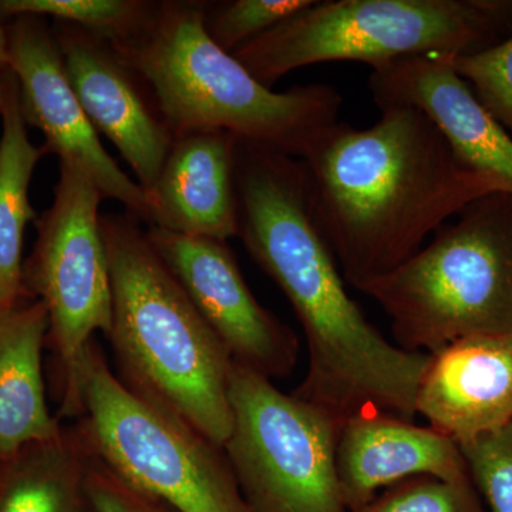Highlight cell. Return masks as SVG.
Returning <instances> with one entry per match:
<instances>
[{"mask_svg": "<svg viewBox=\"0 0 512 512\" xmlns=\"http://www.w3.org/2000/svg\"><path fill=\"white\" fill-rule=\"evenodd\" d=\"M380 113L362 130L339 121L302 158L320 227L356 289L412 259L470 202L498 192L423 111Z\"/></svg>", "mask_w": 512, "mask_h": 512, "instance_id": "1", "label": "cell"}, {"mask_svg": "<svg viewBox=\"0 0 512 512\" xmlns=\"http://www.w3.org/2000/svg\"><path fill=\"white\" fill-rule=\"evenodd\" d=\"M109 258L106 338L131 392L224 447L232 430V362L183 286L134 222L101 218Z\"/></svg>", "mask_w": 512, "mask_h": 512, "instance_id": "2", "label": "cell"}, {"mask_svg": "<svg viewBox=\"0 0 512 512\" xmlns=\"http://www.w3.org/2000/svg\"><path fill=\"white\" fill-rule=\"evenodd\" d=\"M116 53L150 83L177 136L220 130L302 160L339 123L330 84L274 92L212 40L198 6H163Z\"/></svg>", "mask_w": 512, "mask_h": 512, "instance_id": "3", "label": "cell"}, {"mask_svg": "<svg viewBox=\"0 0 512 512\" xmlns=\"http://www.w3.org/2000/svg\"><path fill=\"white\" fill-rule=\"evenodd\" d=\"M390 274L360 286L397 345L437 352L474 335H512V194L490 192Z\"/></svg>", "mask_w": 512, "mask_h": 512, "instance_id": "4", "label": "cell"}, {"mask_svg": "<svg viewBox=\"0 0 512 512\" xmlns=\"http://www.w3.org/2000/svg\"><path fill=\"white\" fill-rule=\"evenodd\" d=\"M511 12L508 3L481 0H315L232 55L271 87L312 64L373 70L406 57L478 52L497 43Z\"/></svg>", "mask_w": 512, "mask_h": 512, "instance_id": "5", "label": "cell"}, {"mask_svg": "<svg viewBox=\"0 0 512 512\" xmlns=\"http://www.w3.org/2000/svg\"><path fill=\"white\" fill-rule=\"evenodd\" d=\"M76 427L94 457L177 512H252L224 447L131 392L92 340L79 369Z\"/></svg>", "mask_w": 512, "mask_h": 512, "instance_id": "6", "label": "cell"}, {"mask_svg": "<svg viewBox=\"0 0 512 512\" xmlns=\"http://www.w3.org/2000/svg\"><path fill=\"white\" fill-rule=\"evenodd\" d=\"M229 402L224 450L252 512H348L336 471L342 421L235 363Z\"/></svg>", "mask_w": 512, "mask_h": 512, "instance_id": "7", "label": "cell"}, {"mask_svg": "<svg viewBox=\"0 0 512 512\" xmlns=\"http://www.w3.org/2000/svg\"><path fill=\"white\" fill-rule=\"evenodd\" d=\"M101 192L74 161H60L55 201L37 224V241L23 266L26 292L49 315V336L62 372L60 416L79 419V369L84 350L111 323L109 258L101 232Z\"/></svg>", "mask_w": 512, "mask_h": 512, "instance_id": "8", "label": "cell"}, {"mask_svg": "<svg viewBox=\"0 0 512 512\" xmlns=\"http://www.w3.org/2000/svg\"><path fill=\"white\" fill-rule=\"evenodd\" d=\"M147 238L235 365L271 380L292 375L301 342L256 301L227 242L156 227Z\"/></svg>", "mask_w": 512, "mask_h": 512, "instance_id": "9", "label": "cell"}, {"mask_svg": "<svg viewBox=\"0 0 512 512\" xmlns=\"http://www.w3.org/2000/svg\"><path fill=\"white\" fill-rule=\"evenodd\" d=\"M9 69L19 84L26 123L46 137V150L92 175L101 195L150 221L147 191L117 165L101 144L74 93L60 53L35 16H19L8 30Z\"/></svg>", "mask_w": 512, "mask_h": 512, "instance_id": "10", "label": "cell"}, {"mask_svg": "<svg viewBox=\"0 0 512 512\" xmlns=\"http://www.w3.org/2000/svg\"><path fill=\"white\" fill-rule=\"evenodd\" d=\"M454 56L406 57L377 67L369 90L380 110L406 106L423 111L471 171L512 194V137L484 109L454 70Z\"/></svg>", "mask_w": 512, "mask_h": 512, "instance_id": "11", "label": "cell"}, {"mask_svg": "<svg viewBox=\"0 0 512 512\" xmlns=\"http://www.w3.org/2000/svg\"><path fill=\"white\" fill-rule=\"evenodd\" d=\"M416 413L457 443L512 424V335H474L431 353Z\"/></svg>", "mask_w": 512, "mask_h": 512, "instance_id": "12", "label": "cell"}, {"mask_svg": "<svg viewBox=\"0 0 512 512\" xmlns=\"http://www.w3.org/2000/svg\"><path fill=\"white\" fill-rule=\"evenodd\" d=\"M60 53L77 99L94 130L104 134L150 191L170 148L171 130L147 106L117 53L99 37L73 28L60 36Z\"/></svg>", "mask_w": 512, "mask_h": 512, "instance_id": "13", "label": "cell"}, {"mask_svg": "<svg viewBox=\"0 0 512 512\" xmlns=\"http://www.w3.org/2000/svg\"><path fill=\"white\" fill-rule=\"evenodd\" d=\"M340 495L348 512L407 478L470 477L460 447L431 427L379 412L360 413L340 424L336 444Z\"/></svg>", "mask_w": 512, "mask_h": 512, "instance_id": "14", "label": "cell"}, {"mask_svg": "<svg viewBox=\"0 0 512 512\" xmlns=\"http://www.w3.org/2000/svg\"><path fill=\"white\" fill-rule=\"evenodd\" d=\"M238 141L220 130L177 136L157 183L147 191L154 227L222 242L238 237Z\"/></svg>", "mask_w": 512, "mask_h": 512, "instance_id": "15", "label": "cell"}, {"mask_svg": "<svg viewBox=\"0 0 512 512\" xmlns=\"http://www.w3.org/2000/svg\"><path fill=\"white\" fill-rule=\"evenodd\" d=\"M49 336L46 306L36 301L0 316V458L62 431L50 413L43 379Z\"/></svg>", "mask_w": 512, "mask_h": 512, "instance_id": "16", "label": "cell"}, {"mask_svg": "<svg viewBox=\"0 0 512 512\" xmlns=\"http://www.w3.org/2000/svg\"><path fill=\"white\" fill-rule=\"evenodd\" d=\"M93 458L76 424L0 458V512H94Z\"/></svg>", "mask_w": 512, "mask_h": 512, "instance_id": "17", "label": "cell"}, {"mask_svg": "<svg viewBox=\"0 0 512 512\" xmlns=\"http://www.w3.org/2000/svg\"><path fill=\"white\" fill-rule=\"evenodd\" d=\"M0 316L22 305L23 238L35 218L29 185L43 150L33 146L20 106L19 84L12 70L0 74Z\"/></svg>", "mask_w": 512, "mask_h": 512, "instance_id": "18", "label": "cell"}, {"mask_svg": "<svg viewBox=\"0 0 512 512\" xmlns=\"http://www.w3.org/2000/svg\"><path fill=\"white\" fill-rule=\"evenodd\" d=\"M146 3L131 0H0V18L52 16L90 35L123 45L150 18Z\"/></svg>", "mask_w": 512, "mask_h": 512, "instance_id": "19", "label": "cell"}, {"mask_svg": "<svg viewBox=\"0 0 512 512\" xmlns=\"http://www.w3.org/2000/svg\"><path fill=\"white\" fill-rule=\"evenodd\" d=\"M353 512H490L470 477L407 478Z\"/></svg>", "mask_w": 512, "mask_h": 512, "instance_id": "20", "label": "cell"}, {"mask_svg": "<svg viewBox=\"0 0 512 512\" xmlns=\"http://www.w3.org/2000/svg\"><path fill=\"white\" fill-rule=\"evenodd\" d=\"M313 2L315 0H234L205 16V28L218 46L234 53L309 8Z\"/></svg>", "mask_w": 512, "mask_h": 512, "instance_id": "21", "label": "cell"}, {"mask_svg": "<svg viewBox=\"0 0 512 512\" xmlns=\"http://www.w3.org/2000/svg\"><path fill=\"white\" fill-rule=\"evenodd\" d=\"M451 63L484 109L512 133V33L478 52L454 56Z\"/></svg>", "mask_w": 512, "mask_h": 512, "instance_id": "22", "label": "cell"}, {"mask_svg": "<svg viewBox=\"0 0 512 512\" xmlns=\"http://www.w3.org/2000/svg\"><path fill=\"white\" fill-rule=\"evenodd\" d=\"M460 447L490 512H512V424Z\"/></svg>", "mask_w": 512, "mask_h": 512, "instance_id": "23", "label": "cell"}, {"mask_svg": "<svg viewBox=\"0 0 512 512\" xmlns=\"http://www.w3.org/2000/svg\"><path fill=\"white\" fill-rule=\"evenodd\" d=\"M87 491L94 512H177L153 495L128 484L96 457L89 468Z\"/></svg>", "mask_w": 512, "mask_h": 512, "instance_id": "24", "label": "cell"}, {"mask_svg": "<svg viewBox=\"0 0 512 512\" xmlns=\"http://www.w3.org/2000/svg\"><path fill=\"white\" fill-rule=\"evenodd\" d=\"M9 69L8 32L0 25V74Z\"/></svg>", "mask_w": 512, "mask_h": 512, "instance_id": "25", "label": "cell"}]
</instances>
